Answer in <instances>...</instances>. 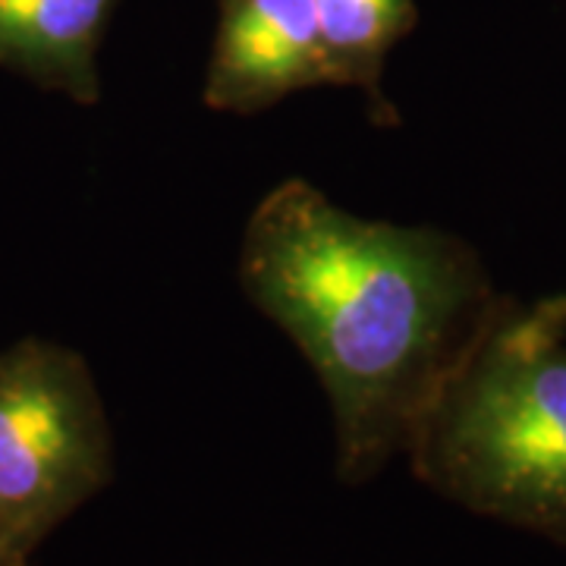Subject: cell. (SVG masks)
<instances>
[{
  "instance_id": "obj_1",
  "label": "cell",
  "mask_w": 566,
  "mask_h": 566,
  "mask_svg": "<svg viewBox=\"0 0 566 566\" xmlns=\"http://www.w3.org/2000/svg\"><path fill=\"white\" fill-rule=\"evenodd\" d=\"M237 274L318 375L346 485L406 453L424 406L501 303L463 237L368 221L300 177L249 214Z\"/></svg>"
},
{
  "instance_id": "obj_2",
  "label": "cell",
  "mask_w": 566,
  "mask_h": 566,
  "mask_svg": "<svg viewBox=\"0 0 566 566\" xmlns=\"http://www.w3.org/2000/svg\"><path fill=\"white\" fill-rule=\"evenodd\" d=\"M406 457L447 501L566 545V293L501 296Z\"/></svg>"
},
{
  "instance_id": "obj_3",
  "label": "cell",
  "mask_w": 566,
  "mask_h": 566,
  "mask_svg": "<svg viewBox=\"0 0 566 566\" xmlns=\"http://www.w3.org/2000/svg\"><path fill=\"white\" fill-rule=\"evenodd\" d=\"M114 475V434L85 356L48 337L0 349V551L29 554Z\"/></svg>"
},
{
  "instance_id": "obj_4",
  "label": "cell",
  "mask_w": 566,
  "mask_h": 566,
  "mask_svg": "<svg viewBox=\"0 0 566 566\" xmlns=\"http://www.w3.org/2000/svg\"><path fill=\"white\" fill-rule=\"evenodd\" d=\"M334 85L315 0H218L202 102L218 114H259Z\"/></svg>"
},
{
  "instance_id": "obj_5",
  "label": "cell",
  "mask_w": 566,
  "mask_h": 566,
  "mask_svg": "<svg viewBox=\"0 0 566 566\" xmlns=\"http://www.w3.org/2000/svg\"><path fill=\"white\" fill-rule=\"evenodd\" d=\"M120 0H0V70L82 107L102 102L98 54Z\"/></svg>"
},
{
  "instance_id": "obj_6",
  "label": "cell",
  "mask_w": 566,
  "mask_h": 566,
  "mask_svg": "<svg viewBox=\"0 0 566 566\" xmlns=\"http://www.w3.org/2000/svg\"><path fill=\"white\" fill-rule=\"evenodd\" d=\"M334 85L368 98L378 123H397V111L381 92L390 51L416 29V0H315Z\"/></svg>"
},
{
  "instance_id": "obj_7",
  "label": "cell",
  "mask_w": 566,
  "mask_h": 566,
  "mask_svg": "<svg viewBox=\"0 0 566 566\" xmlns=\"http://www.w3.org/2000/svg\"><path fill=\"white\" fill-rule=\"evenodd\" d=\"M0 566H25V564H20V560H13V557H7V554L0 551Z\"/></svg>"
}]
</instances>
